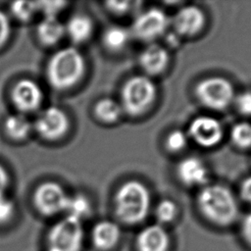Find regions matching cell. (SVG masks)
<instances>
[{
	"instance_id": "f1b7e54d",
	"label": "cell",
	"mask_w": 251,
	"mask_h": 251,
	"mask_svg": "<svg viewBox=\"0 0 251 251\" xmlns=\"http://www.w3.org/2000/svg\"><path fill=\"white\" fill-rule=\"evenodd\" d=\"M235 106L244 116H251V91H244L235 97Z\"/></svg>"
},
{
	"instance_id": "6da1fadb",
	"label": "cell",
	"mask_w": 251,
	"mask_h": 251,
	"mask_svg": "<svg viewBox=\"0 0 251 251\" xmlns=\"http://www.w3.org/2000/svg\"><path fill=\"white\" fill-rule=\"evenodd\" d=\"M197 206L208 221L221 226L231 225L238 216V206L233 194L221 184L204 186L198 193Z\"/></svg>"
},
{
	"instance_id": "4316f807",
	"label": "cell",
	"mask_w": 251,
	"mask_h": 251,
	"mask_svg": "<svg viewBox=\"0 0 251 251\" xmlns=\"http://www.w3.org/2000/svg\"><path fill=\"white\" fill-rule=\"evenodd\" d=\"M66 5V2L60 1L37 2L38 11H41L43 13L44 18H57L58 14L64 9Z\"/></svg>"
},
{
	"instance_id": "1f68e13d",
	"label": "cell",
	"mask_w": 251,
	"mask_h": 251,
	"mask_svg": "<svg viewBox=\"0 0 251 251\" xmlns=\"http://www.w3.org/2000/svg\"><path fill=\"white\" fill-rule=\"evenodd\" d=\"M240 195L244 201L251 204V176L242 181L240 186Z\"/></svg>"
},
{
	"instance_id": "e0dca14e",
	"label": "cell",
	"mask_w": 251,
	"mask_h": 251,
	"mask_svg": "<svg viewBox=\"0 0 251 251\" xmlns=\"http://www.w3.org/2000/svg\"><path fill=\"white\" fill-rule=\"evenodd\" d=\"M66 33L75 43L86 41L92 34L93 24L91 19L84 14L74 15L65 25Z\"/></svg>"
},
{
	"instance_id": "3957f363",
	"label": "cell",
	"mask_w": 251,
	"mask_h": 251,
	"mask_svg": "<svg viewBox=\"0 0 251 251\" xmlns=\"http://www.w3.org/2000/svg\"><path fill=\"white\" fill-rule=\"evenodd\" d=\"M85 61L75 48L66 47L57 51L49 60L46 75L52 87L67 89L77 83L84 75Z\"/></svg>"
},
{
	"instance_id": "d6986e66",
	"label": "cell",
	"mask_w": 251,
	"mask_h": 251,
	"mask_svg": "<svg viewBox=\"0 0 251 251\" xmlns=\"http://www.w3.org/2000/svg\"><path fill=\"white\" fill-rule=\"evenodd\" d=\"M131 32L122 25H111L106 28L103 33V43L107 49L113 52L123 50L128 43Z\"/></svg>"
},
{
	"instance_id": "277c9868",
	"label": "cell",
	"mask_w": 251,
	"mask_h": 251,
	"mask_svg": "<svg viewBox=\"0 0 251 251\" xmlns=\"http://www.w3.org/2000/svg\"><path fill=\"white\" fill-rule=\"evenodd\" d=\"M156 95L157 89L150 77L135 75L128 78L122 87L121 107L126 114L136 117L151 107Z\"/></svg>"
},
{
	"instance_id": "7c38bea8",
	"label": "cell",
	"mask_w": 251,
	"mask_h": 251,
	"mask_svg": "<svg viewBox=\"0 0 251 251\" xmlns=\"http://www.w3.org/2000/svg\"><path fill=\"white\" fill-rule=\"evenodd\" d=\"M205 14L199 7L188 5L175 14L172 24L179 35L192 36L200 32L205 25Z\"/></svg>"
},
{
	"instance_id": "8fae6325",
	"label": "cell",
	"mask_w": 251,
	"mask_h": 251,
	"mask_svg": "<svg viewBox=\"0 0 251 251\" xmlns=\"http://www.w3.org/2000/svg\"><path fill=\"white\" fill-rule=\"evenodd\" d=\"M12 99L20 111L32 112L41 105L43 92L34 80L24 78L15 84L12 91Z\"/></svg>"
},
{
	"instance_id": "d4e9b609",
	"label": "cell",
	"mask_w": 251,
	"mask_h": 251,
	"mask_svg": "<svg viewBox=\"0 0 251 251\" xmlns=\"http://www.w3.org/2000/svg\"><path fill=\"white\" fill-rule=\"evenodd\" d=\"M11 11L17 19L21 21H27L31 19L33 15L38 11L37 2L17 1L12 3Z\"/></svg>"
},
{
	"instance_id": "4fadbf2b",
	"label": "cell",
	"mask_w": 251,
	"mask_h": 251,
	"mask_svg": "<svg viewBox=\"0 0 251 251\" xmlns=\"http://www.w3.org/2000/svg\"><path fill=\"white\" fill-rule=\"evenodd\" d=\"M176 176L186 186L203 185L208 180V169L201 159L189 156L177 164Z\"/></svg>"
},
{
	"instance_id": "30bf717a",
	"label": "cell",
	"mask_w": 251,
	"mask_h": 251,
	"mask_svg": "<svg viewBox=\"0 0 251 251\" xmlns=\"http://www.w3.org/2000/svg\"><path fill=\"white\" fill-rule=\"evenodd\" d=\"M221 123L211 116H199L194 118L188 126L187 135L198 145L211 148L220 143L223 138Z\"/></svg>"
},
{
	"instance_id": "83f0119b",
	"label": "cell",
	"mask_w": 251,
	"mask_h": 251,
	"mask_svg": "<svg viewBox=\"0 0 251 251\" xmlns=\"http://www.w3.org/2000/svg\"><path fill=\"white\" fill-rule=\"evenodd\" d=\"M15 214V204L5 194L0 195V226L11 221Z\"/></svg>"
},
{
	"instance_id": "ffe728a7",
	"label": "cell",
	"mask_w": 251,
	"mask_h": 251,
	"mask_svg": "<svg viewBox=\"0 0 251 251\" xmlns=\"http://www.w3.org/2000/svg\"><path fill=\"white\" fill-rule=\"evenodd\" d=\"M32 126L29 120L23 114L10 115L6 118L4 123L6 133L16 140L25 138L29 134Z\"/></svg>"
},
{
	"instance_id": "7402d4cb",
	"label": "cell",
	"mask_w": 251,
	"mask_h": 251,
	"mask_svg": "<svg viewBox=\"0 0 251 251\" xmlns=\"http://www.w3.org/2000/svg\"><path fill=\"white\" fill-rule=\"evenodd\" d=\"M90 203L84 195L75 194L72 196L69 195L65 212L68 213L67 216H71L81 221L90 213Z\"/></svg>"
},
{
	"instance_id": "ba28073f",
	"label": "cell",
	"mask_w": 251,
	"mask_h": 251,
	"mask_svg": "<svg viewBox=\"0 0 251 251\" xmlns=\"http://www.w3.org/2000/svg\"><path fill=\"white\" fill-rule=\"evenodd\" d=\"M69 195L57 182L41 183L33 195L34 206L43 216L51 217L66 211Z\"/></svg>"
},
{
	"instance_id": "cb8c5ba5",
	"label": "cell",
	"mask_w": 251,
	"mask_h": 251,
	"mask_svg": "<svg viewBox=\"0 0 251 251\" xmlns=\"http://www.w3.org/2000/svg\"><path fill=\"white\" fill-rule=\"evenodd\" d=\"M177 215L176 204L170 199H163L160 201L155 210V216L160 224L172 223Z\"/></svg>"
},
{
	"instance_id": "484cf974",
	"label": "cell",
	"mask_w": 251,
	"mask_h": 251,
	"mask_svg": "<svg viewBox=\"0 0 251 251\" xmlns=\"http://www.w3.org/2000/svg\"><path fill=\"white\" fill-rule=\"evenodd\" d=\"M188 142V135L181 129H173L166 137V147L171 152H179Z\"/></svg>"
},
{
	"instance_id": "2e32d148",
	"label": "cell",
	"mask_w": 251,
	"mask_h": 251,
	"mask_svg": "<svg viewBox=\"0 0 251 251\" xmlns=\"http://www.w3.org/2000/svg\"><path fill=\"white\" fill-rule=\"evenodd\" d=\"M121 237L120 226L112 221H101L97 223L91 233L94 247L100 251H109L119 242Z\"/></svg>"
},
{
	"instance_id": "ac0fdd59",
	"label": "cell",
	"mask_w": 251,
	"mask_h": 251,
	"mask_svg": "<svg viewBox=\"0 0 251 251\" xmlns=\"http://www.w3.org/2000/svg\"><path fill=\"white\" fill-rule=\"evenodd\" d=\"M36 33L44 45H54L65 35V25L58 18H44L37 25Z\"/></svg>"
},
{
	"instance_id": "7a4b0ae2",
	"label": "cell",
	"mask_w": 251,
	"mask_h": 251,
	"mask_svg": "<svg viewBox=\"0 0 251 251\" xmlns=\"http://www.w3.org/2000/svg\"><path fill=\"white\" fill-rule=\"evenodd\" d=\"M116 216L127 225L142 222L149 211L150 194L147 187L138 180L124 182L114 198Z\"/></svg>"
},
{
	"instance_id": "4dcf8cb0",
	"label": "cell",
	"mask_w": 251,
	"mask_h": 251,
	"mask_svg": "<svg viewBox=\"0 0 251 251\" xmlns=\"http://www.w3.org/2000/svg\"><path fill=\"white\" fill-rule=\"evenodd\" d=\"M129 4L128 1H110L106 3L108 9L115 14L126 13L129 10Z\"/></svg>"
},
{
	"instance_id": "52a82bcc",
	"label": "cell",
	"mask_w": 251,
	"mask_h": 251,
	"mask_svg": "<svg viewBox=\"0 0 251 251\" xmlns=\"http://www.w3.org/2000/svg\"><path fill=\"white\" fill-rule=\"evenodd\" d=\"M169 24L170 19L163 10L150 8L134 19L130 32L140 40L151 42L165 33Z\"/></svg>"
},
{
	"instance_id": "d6a6232c",
	"label": "cell",
	"mask_w": 251,
	"mask_h": 251,
	"mask_svg": "<svg viewBox=\"0 0 251 251\" xmlns=\"http://www.w3.org/2000/svg\"><path fill=\"white\" fill-rule=\"evenodd\" d=\"M242 234L245 240L251 245V213L248 214L243 220Z\"/></svg>"
},
{
	"instance_id": "9a60e30c",
	"label": "cell",
	"mask_w": 251,
	"mask_h": 251,
	"mask_svg": "<svg viewBox=\"0 0 251 251\" xmlns=\"http://www.w3.org/2000/svg\"><path fill=\"white\" fill-rule=\"evenodd\" d=\"M169 53L161 45L150 43L139 55V65L142 70L150 75L163 73L169 64Z\"/></svg>"
},
{
	"instance_id": "5bb4252c",
	"label": "cell",
	"mask_w": 251,
	"mask_h": 251,
	"mask_svg": "<svg viewBox=\"0 0 251 251\" xmlns=\"http://www.w3.org/2000/svg\"><path fill=\"white\" fill-rule=\"evenodd\" d=\"M138 251H168L170 237L160 225H151L144 227L136 237Z\"/></svg>"
},
{
	"instance_id": "f546056e",
	"label": "cell",
	"mask_w": 251,
	"mask_h": 251,
	"mask_svg": "<svg viewBox=\"0 0 251 251\" xmlns=\"http://www.w3.org/2000/svg\"><path fill=\"white\" fill-rule=\"evenodd\" d=\"M11 33V23L8 16L0 11V47L3 46Z\"/></svg>"
},
{
	"instance_id": "8992f818",
	"label": "cell",
	"mask_w": 251,
	"mask_h": 251,
	"mask_svg": "<svg viewBox=\"0 0 251 251\" xmlns=\"http://www.w3.org/2000/svg\"><path fill=\"white\" fill-rule=\"evenodd\" d=\"M199 102L212 110H224L234 99L232 84L222 76H210L200 80L195 88Z\"/></svg>"
},
{
	"instance_id": "5b68a950",
	"label": "cell",
	"mask_w": 251,
	"mask_h": 251,
	"mask_svg": "<svg viewBox=\"0 0 251 251\" xmlns=\"http://www.w3.org/2000/svg\"><path fill=\"white\" fill-rule=\"evenodd\" d=\"M84 231L80 220L66 216L57 222L48 231L47 251H80L83 245Z\"/></svg>"
},
{
	"instance_id": "836d02e7",
	"label": "cell",
	"mask_w": 251,
	"mask_h": 251,
	"mask_svg": "<svg viewBox=\"0 0 251 251\" xmlns=\"http://www.w3.org/2000/svg\"><path fill=\"white\" fill-rule=\"evenodd\" d=\"M8 182H9L8 173L3 167V165L0 164V195L5 194V189L8 185Z\"/></svg>"
},
{
	"instance_id": "9c48e42d",
	"label": "cell",
	"mask_w": 251,
	"mask_h": 251,
	"mask_svg": "<svg viewBox=\"0 0 251 251\" xmlns=\"http://www.w3.org/2000/svg\"><path fill=\"white\" fill-rule=\"evenodd\" d=\"M33 126L44 139L56 140L66 134L70 127V122L62 109L52 106L39 114Z\"/></svg>"
},
{
	"instance_id": "603a6c76",
	"label": "cell",
	"mask_w": 251,
	"mask_h": 251,
	"mask_svg": "<svg viewBox=\"0 0 251 251\" xmlns=\"http://www.w3.org/2000/svg\"><path fill=\"white\" fill-rule=\"evenodd\" d=\"M230 138L238 148L246 149L251 147V124L241 122L234 125L230 130Z\"/></svg>"
},
{
	"instance_id": "44dd1931",
	"label": "cell",
	"mask_w": 251,
	"mask_h": 251,
	"mask_svg": "<svg viewBox=\"0 0 251 251\" xmlns=\"http://www.w3.org/2000/svg\"><path fill=\"white\" fill-rule=\"evenodd\" d=\"M122 112L123 109L121 104L111 98H102L94 106L95 116L100 121L107 124L117 122L120 119Z\"/></svg>"
}]
</instances>
